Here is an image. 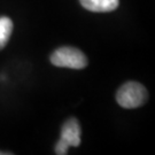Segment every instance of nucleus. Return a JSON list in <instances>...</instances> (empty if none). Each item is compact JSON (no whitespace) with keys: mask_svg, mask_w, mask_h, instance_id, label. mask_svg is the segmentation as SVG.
Returning a JSON list of instances; mask_svg holds the SVG:
<instances>
[{"mask_svg":"<svg viewBox=\"0 0 155 155\" xmlns=\"http://www.w3.org/2000/svg\"><path fill=\"white\" fill-rule=\"evenodd\" d=\"M148 99V92L144 85L137 82H129L122 85L116 93V101L118 105L127 108H138Z\"/></svg>","mask_w":155,"mask_h":155,"instance_id":"f257e3e1","label":"nucleus"},{"mask_svg":"<svg viewBox=\"0 0 155 155\" xmlns=\"http://www.w3.org/2000/svg\"><path fill=\"white\" fill-rule=\"evenodd\" d=\"M51 62L56 67L83 69L87 66V58L75 47H60L51 55Z\"/></svg>","mask_w":155,"mask_h":155,"instance_id":"f03ea898","label":"nucleus"},{"mask_svg":"<svg viewBox=\"0 0 155 155\" xmlns=\"http://www.w3.org/2000/svg\"><path fill=\"white\" fill-rule=\"evenodd\" d=\"M81 127L76 118H69L64 122L61 129V137L70 147H77L81 145Z\"/></svg>","mask_w":155,"mask_h":155,"instance_id":"7ed1b4c3","label":"nucleus"},{"mask_svg":"<svg viewBox=\"0 0 155 155\" xmlns=\"http://www.w3.org/2000/svg\"><path fill=\"white\" fill-rule=\"evenodd\" d=\"M85 9L94 13H108L115 11L120 0H79Z\"/></svg>","mask_w":155,"mask_h":155,"instance_id":"20e7f679","label":"nucleus"},{"mask_svg":"<svg viewBox=\"0 0 155 155\" xmlns=\"http://www.w3.org/2000/svg\"><path fill=\"white\" fill-rule=\"evenodd\" d=\"M13 22L8 17H0V50L5 47L11 38Z\"/></svg>","mask_w":155,"mask_h":155,"instance_id":"39448f33","label":"nucleus"},{"mask_svg":"<svg viewBox=\"0 0 155 155\" xmlns=\"http://www.w3.org/2000/svg\"><path fill=\"white\" fill-rule=\"evenodd\" d=\"M70 148V146L67 144L66 141H63L62 139H60L55 145V154L58 155H66L68 153V150Z\"/></svg>","mask_w":155,"mask_h":155,"instance_id":"423d86ee","label":"nucleus"}]
</instances>
